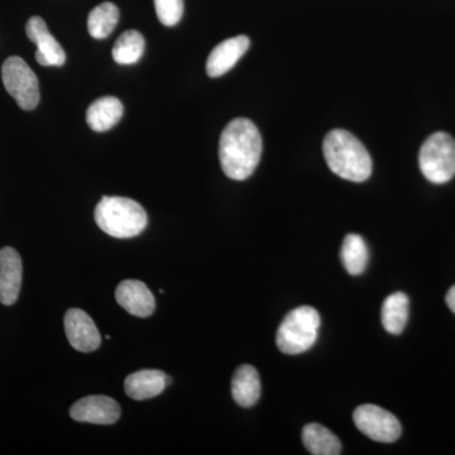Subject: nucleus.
<instances>
[{"label": "nucleus", "instance_id": "nucleus-1", "mask_svg": "<svg viewBox=\"0 0 455 455\" xmlns=\"http://www.w3.org/2000/svg\"><path fill=\"white\" fill-rule=\"evenodd\" d=\"M259 128L250 119L236 118L220 136V160L228 178L243 181L257 169L262 156Z\"/></svg>", "mask_w": 455, "mask_h": 455}, {"label": "nucleus", "instance_id": "nucleus-2", "mask_svg": "<svg viewBox=\"0 0 455 455\" xmlns=\"http://www.w3.org/2000/svg\"><path fill=\"white\" fill-rule=\"evenodd\" d=\"M329 169L348 181L363 182L372 173V158L357 137L348 131L329 132L323 143Z\"/></svg>", "mask_w": 455, "mask_h": 455}, {"label": "nucleus", "instance_id": "nucleus-3", "mask_svg": "<svg viewBox=\"0 0 455 455\" xmlns=\"http://www.w3.org/2000/svg\"><path fill=\"white\" fill-rule=\"evenodd\" d=\"M94 217L98 227L113 238H134L148 223L143 206L128 197L104 196L95 208Z\"/></svg>", "mask_w": 455, "mask_h": 455}, {"label": "nucleus", "instance_id": "nucleus-4", "mask_svg": "<svg viewBox=\"0 0 455 455\" xmlns=\"http://www.w3.org/2000/svg\"><path fill=\"white\" fill-rule=\"evenodd\" d=\"M320 328V315L314 307H300L287 314L276 335L278 349L284 355L307 352L315 344Z\"/></svg>", "mask_w": 455, "mask_h": 455}, {"label": "nucleus", "instance_id": "nucleus-5", "mask_svg": "<svg viewBox=\"0 0 455 455\" xmlns=\"http://www.w3.org/2000/svg\"><path fill=\"white\" fill-rule=\"evenodd\" d=\"M425 179L436 185L451 181L455 175V140L444 132H436L425 140L419 154Z\"/></svg>", "mask_w": 455, "mask_h": 455}, {"label": "nucleus", "instance_id": "nucleus-6", "mask_svg": "<svg viewBox=\"0 0 455 455\" xmlns=\"http://www.w3.org/2000/svg\"><path fill=\"white\" fill-rule=\"evenodd\" d=\"M4 88L23 110H33L40 103V85L32 68L25 60L12 56L2 68Z\"/></svg>", "mask_w": 455, "mask_h": 455}, {"label": "nucleus", "instance_id": "nucleus-7", "mask_svg": "<svg viewBox=\"0 0 455 455\" xmlns=\"http://www.w3.org/2000/svg\"><path fill=\"white\" fill-rule=\"evenodd\" d=\"M355 427L367 438L379 443H394L400 438L401 424L387 410L376 405H362L353 412Z\"/></svg>", "mask_w": 455, "mask_h": 455}, {"label": "nucleus", "instance_id": "nucleus-8", "mask_svg": "<svg viewBox=\"0 0 455 455\" xmlns=\"http://www.w3.org/2000/svg\"><path fill=\"white\" fill-rule=\"evenodd\" d=\"M70 416L79 423L112 425L121 418V406L108 396H88L74 403Z\"/></svg>", "mask_w": 455, "mask_h": 455}, {"label": "nucleus", "instance_id": "nucleus-9", "mask_svg": "<svg viewBox=\"0 0 455 455\" xmlns=\"http://www.w3.org/2000/svg\"><path fill=\"white\" fill-rule=\"evenodd\" d=\"M65 331L68 343L79 352H94L100 347L101 338L92 317L82 309H70L66 313Z\"/></svg>", "mask_w": 455, "mask_h": 455}, {"label": "nucleus", "instance_id": "nucleus-10", "mask_svg": "<svg viewBox=\"0 0 455 455\" xmlns=\"http://www.w3.org/2000/svg\"><path fill=\"white\" fill-rule=\"evenodd\" d=\"M27 37L37 46L36 60L42 66H62L66 53L61 44L51 35L46 22L41 17H32L27 22Z\"/></svg>", "mask_w": 455, "mask_h": 455}, {"label": "nucleus", "instance_id": "nucleus-11", "mask_svg": "<svg viewBox=\"0 0 455 455\" xmlns=\"http://www.w3.org/2000/svg\"><path fill=\"white\" fill-rule=\"evenodd\" d=\"M23 266L14 248L0 250V302L11 307L18 300L22 287Z\"/></svg>", "mask_w": 455, "mask_h": 455}, {"label": "nucleus", "instance_id": "nucleus-12", "mask_svg": "<svg viewBox=\"0 0 455 455\" xmlns=\"http://www.w3.org/2000/svg\"><path fill=\"white\" fill-rule=\"evenodd\" d=\"M116 302L133 316L148 317L155 313L154 295L145 283L137 280L123 281L116 291Z\"/></svg>", "mask_w": 455, "mask_h": 455}, {"label": "nucleus", "instance_id": "nucleus-13", "mask_svg": "<svg viewBox=\"0 0 455 455\" xmlns=\"http://www.w3.org/2000/svg\"><path fill=\"white\" fill-rule=\"evenodd\" d=\"M250 44L251 41L247 36H238V37L220 42L208 57L206 73L211 77H220L227 74L247 52Z\"/></svg>", "mask_w": 455, "mask_h": 455}, {"label": "nucleus", "instance_id": "nucleus-14", "mask_svg": "<svg viewBox=\"0 0 455 455\" xmlns=\"http://www.w3.org/2000/svg\"><path fill=\"white\" fill-rule=\"evenodd\" d=\"M171 379L166 373L156 370L139 371L125 379V394L136 401L149 400L163 394Z\"/></svg>", "mask_w": 455, "mask_h": 455}, {"label": "nucleus", "instance_id": "nucleus-15", "mask_svg": "<svg viewBox=\"0 0 455 455\" xmlns=\"http://www.w3.org/2000/svg\"><path fill=\"white\" fill-rule=\"evenodd\" d=\"M260 379L256 368L243 364L235 371L232 379V396L242 407H252L260 397Z\"/></svg>", "mask_w": 455, "mask_h": 455}, {"label": "nucleus", "instance_id": "nucleus-16", "mask_svg": "<svg viewBox=\"0 0 455 455\" xmlns=\"http://www.w3.org/2000/svg\"><path fill=\"white\" fill-rule=\"evenodd\" d=\"M123 104L119 99L104 97L98 99L88 108L86 122L94 132H107L121 121Z\"/></svg>", "mask_w": 455, "mask_h": 455}, {"label": "nucleus", "instance_id": "nucleus-17", "mask_svg": "<svg viewBox=\"0 0 455 455\" xmlns=\"http://www.w3.org/2000/svg\"><path fill=\"white\" fill-rule=\"evenodd\" d=\"M382 325L387 333H403L409 319V298L406 293L395 292L382 305Z\"/></svg>", "mask_w": 455, "mask_h": 455}, {"label": "nucleus", "instance_id": "nucleus-18", "mask_svg": "<svg viewBox=\"0 0 455 455\" xmlns=\"http://www.w3.org/2000/svg\"><path fill=\"white\" fill-rule=\"evenodd\" d=\"M302 443L314 455H338L341 451L340 440L319 424H307L302 429Z\"/></svg>", "mask_w": 455, "mask_h": 455}, {"label": "nucleus", "instance_id": "nucleus-19", "mask_svg": "<svg viewBox=\"0 0 455 455\" xmlns=\"http://www.w3.org/2000/svg\"><path fill=\"white\" fill-rule=\"evenodd\" d=\"M341 263L352 276L363 274L368 263L366 242L358 235H348L344 238L340 251Z\"/></svg>", "mask_w": 455, "mask_h": 455}, {"label": "nucleus", "instance_id": "nucleus-20", "mask_svg": "<svg viewBox=\"0 0 455 455\" xmlns=\"http://www.w3.org/2000/svg\"><path fill=\"white\" fill-rule=\"evenodd\" d=\"M119 22V9L113 3H101L90 12L88 29L92 37L97 40L107 38L113 33Z\"/></svg>", "mask_w": 455, "mask_h": 455}, {"label": "nucleus", "instance_id": "nucleus-21", "mask_svg": "<svg viewBox=\"0 0 455 455\" xmlns=\"http://www.w3.org/2000/svg\"><path fill=\"white\" fill-rule=\"evenodd\" d=\"M145 51V38L139 31H125L113 47L114 61L121 65L136 64Z\"/></svg>", "mask_w": 455, "mask_h": 455}, {"label": "nucleus", "instance_id": "nucleus-22", "mask_svg": "<svg viewBox=\"0 0 455 455\" xmlns=\"http://www.w3.org/2000/svg\"><path fill=\"white\" fill-rule=\"evenodd\" d=\"M155 8L164 26H176L184 14V0H155Z\"/></svg>", "mask_w": 455, "mask_h": 455}, {"label": "nucleus", "instance_id": "nucleus-23", "mask_svg": "<svg viewBox=\"0 0 455 455\" xmlns=\"http://www.w3.org/2000/svg\"><path fill=\"white\" fill-rule=\"evenodd\" d=\"M445 300H447L449 309L453 311V313L455 314V284L453 287H451V290H449Z\"/></svg>", "mask_w": 455, "mask_h": 455}]
</instances>
